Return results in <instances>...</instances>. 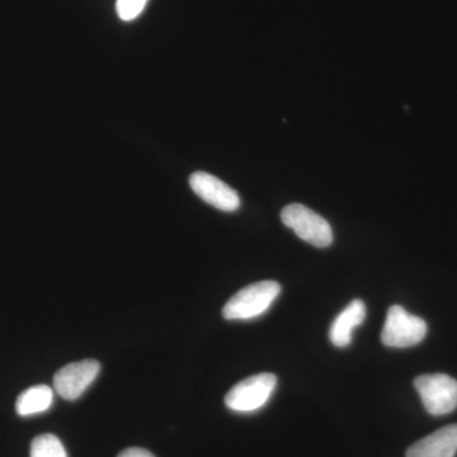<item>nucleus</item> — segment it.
I'll list each match as a JSON object with an SVG mask.
<instances>
[{
	"mask_svg": "<svg viewBox=\"0 0 457 457\" xmlns=\"http://www.w3.org/2000/svg\"><path fill=\"white\" fill-rule=\"evenodd\" d=\"M53 402V389L47 385H36L18 396L16 411L21 417H31L49 411Z\"/></svg>",
	"mask_w": 457,
	"mask_h": 457,
	"instance_id": "nucleus-10",
	"label": "nucleus"
},
{
	"mask_svg": "<svg viewBox=\"0 0 457 457\" xmlns=\"http://www.w3.org/2000/svg\"><path fill=\"white\" fill-rule=\"evenodd\" d=\"M31 457H68V453L56 436L41 435L32 441Z\"/></svg>",
	"mask_w": 457,
	"mask_h": 457,
	"instance_id": "nucleus-11",
	"label": "nucleus"
},
{
	"mask_svg": "<svg viewBox=\"0 0 457 457\" xmlns=\"http://www.w3.org/2000/svg\"><path fill=\"white\" fill-rule=\"evenodd\" d=\"M366 319V305L362 300H353L333 321L329 339L336 347H347L352 341V332Z\"/></svg>",
	"mask_w": 457,
	"mask_h": 457,
	"instance_id": "nucleus-9",
	"label": "nucleus"
},
{
	"mask_svg": "<svg viewBox=\"0 0 457 457\" xmlns=\"http://www.w3.org/2000/svg\"><path fill=\"white\" fill-rule=\"evenodd\" d=\"M456 453L457 425H451L409 447L407 457H455Z\"/></svg>",
	"mask_w": 457,
	"mask_h": 457,
	"instance_id": "nucleus-8",
	"label": "nucleus"
},
{
	"mask_svg": "<svg viewBox=\"0 0 457 457\" xmlns=\"http://www.w3.org/2000/svg\"><path fill=\"white\" fill-rule=\"evenodd\" d=\"M427 330L428 328L422 318L409 314L400 305H394L387 312L381 342L387 347H413L425 339Z\"/></svg>",
	"mask_w": 457,
	"mask_h": 457,
	"instance_id": "nucleus-3",
	"label": "nucleus"
},
{
	"mask_svg": "<svg viewBox=\"0 0 457 457\" xmlns=\"http://www.w3.org/2000/svg\"><path fill=\"white\" fill-rule=\"evenodd\" d=\"M281 293V286L275 281H262L237 291L222 309L228 320H249L260 317Z\"/></svg>",
	"mask_w": 457,
	"mask_h": 457,
	"instance_id": "nucleus-1",
	"label": "nucleus"
},
{
	"mask_svg": "<svg viewBox=\"0 0 457 457\" xmlns=\"http://www.w3.org/2000/svg\"><path fill=\"white\" fill-rule=\"evenodd\" d=\"M147 0H117L116 11L119 17L126 22L134 21L143 13Z\"/></svg>",
	"mask_w": 457,
	"mask_h": 457,
	"instance_id": "nucleus-12",
	"label": "nucleus"
},
{
	"mask_svg": "<svg viewBox=\"0 0 457 457\" xmlns=\"http://www.w3.org/2000/svg\"><path fill=\"white\" fill-rule=\"evenodd\" d=\"M117 457H155L152 453L147 450L139 449V447H131L122 451Z\"/></svg>",
	"mask_w": 457,
	"mask_h": 457,
	"instance_id": "nucleus-13",
	"label": "nucleus"
},
{
	"mask_svg": "<svg viewBox=\"0 0 457 457\" xmlns=\"http://www.w3.org/2000/svg\"><path fill=\"white\" fill-rule=\"evenodd\" d=\"M414 387L432 416H445L457 408V381L449 375L418 376Z\"/></svg>",
	"mask_w": 457,
	"mask_h": 457,
	"instance_id": "nucleus-4",
	"label": "nucleus"
},
{
	"mask_svg": "<svg viewBox=\"0 0 457 457\" xmlns=\"http://www.w3.org/2000/svg\"><path fill=\"white\" fill-rule=\"evenodd\" d=\"M192 191L204 203L212 204L225 212H234L239 209L240 198L227 183L216 179L206 171H196L189 177Z\"/></svg>",
	"mask_w": 457,
	"mask_h": 457,
	"instance_id": "nucleus-7",
	"label": "nucleus"
},
{
	"mask_svg": "<svg viewBox=\"0 0 457 457\" xmlns=\"http://www.w3.org/2000/svg\"><path fill=\"white\" fill-rule=\"evenodd\" d=\"M99 371H101V365L96 360L69 363L56 372L54 378V387L62 399H78L96 380Z\"/></svg>",
	"mask_w": 457,
	"mask_h": 457,
	"instance_id": "nucleus-6",
	"label": "nucleus"
},
{
	"mask_svg": "<svg viewBox=\"0 0 457 457\" xmlns=\"http://www.w3.org/2000/svg\"><path fill=\"white\" fill-rule=\"evenodd\" d=\"M281 220L300 239L317 248H326L333 243V230L329 222L302 204L286 206L281 212Z\"/></svg>",
	"mask_w": 457,
	"mask_h": 457,
	"instance_id": "nucleus-2",
	"label": "nucleus"
},
{
	"mask_svg": "<svg viewBox=\"0 0 457 457\" xmlns=\"http://www.w3.org/2000/svg\"><path fill=\"white\" fill-rule=\"evenodd\" d=\"M278 378L273 374H258L240 381L225 396L228 409L239 413L258 411L275 392Z\"/></svg>",
	"mask_w": 457,
	"mask_h": 457,
	"instance_id": "nucleus-5",
	"label": "nucleus"
}]
</instances>
